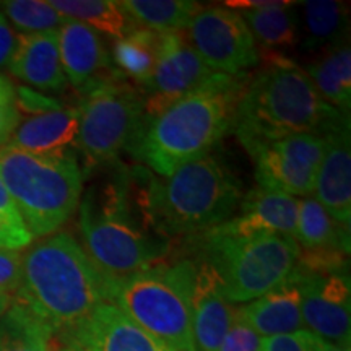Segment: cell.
Here are the masks:
<instances>
[{
    "instance_id": "1",
    "label": "cell",
    "mask_w": 351,
    "mask_h": 351,
    "mask_svg": "<svg viewBox=\"0 0 351 351\" xmlns=\"http://www.w3.org/2000/svg\"><path fill=\"white\" fill-rule=\"evenodd\" d=\"M249 80L247 72L213 73L160 114L143 119L129 148L132 156L166 178L182 165L212 153L215 145L232 130L236 109Z\"/></svg>"
},
{
    "instance_id": "2",
    "label": "cell",
    "mask_w": 351,
    "mask_h": 351,
    "mask_svg": "<svg viewBox=\"0 0 351 351\" xmlns=\"http://www.w3.org/2000/svg\"><path fill=\"white\" fill-rule=\"evenodd\" d=\"M114 283L70 232L57 231L26 247L15 298L57 335L85 319L101 302H111Z\"/></svg>"
},
{
    "instance_id": "3",
    "label": "cell",
    "mask_w": 351,
    "mask_h": 351,
    "mask_svg": "<svg viewBox=\"0 0 351 351\" xmlns=\"http://www.w3.org/2000/svg\"><path fill=\"white\" fill-rule=\"evenodd\" d=\"M263 65L236 109L232 132L243 147L296 134L324 135L343 114L322 99L304 69L276 51H258Z\"/></svg>"
},
{
    "instance_id": "4",
    "label": "cell",
    "mask_w": 351,
    "mask_h": 351,
    "mask_svg": "<svg viewBox=\"0 0 351 351\" xmlns=\"http://www.w3.org/2000/svg\"><path fill=\"white\" fill-rule=\"evenodd\" d=\"M138 207L148 230L168 241L192 238L230 219L243 199L239 181L213 153L160 179L143 174Z\"/></svg>"
},
{
    "instance_id": "5",
    "label": "cell",
    "mask_w": 351,
    "mask_h": 351,
    "mask_svg": "<svg viewBox=\"0 0 351 351\" xmlns=\"http://www.w3.org/2000/svg\"><path fill=\"white\" fill-rule=\"evenodd\" d=\"M0 176L33 239L59 231L82 202L83 173L72 152L38 155L3 145Z\"/></svg>"
},
{
    "instance_id": "6",
    "label": "cell",
    "mask_w": 351,
    "mask_h": 351,
    "mask_svg": "<svg viewBox=\"0 0 351 351\" xmlns=\"http://www.w3.org/2000/svg\"><path fill=\"white\" fill-rule=\"evenodd\" d=\"M194 261L212 271L223 296L231 304L257 300L280 285L295 270L300 247L291 236H226L208 230L192 236Z\"/></svg>"
},
{
    "instance_id": "7",
    "label": "cell",
    "mask_w": 351,
    "mask_h": 351,
    "mask_svg": "<svg viewBox=\"0 0 351 351\" xmlns=\"http://www.w3.org/2000/svg\"><path fill=\"white\" fill-rule=\"evenodd\" d=\"M195 278L192 258L161 261L117 280L111 302L174 351H197L192 326Z\"/></svg>"
},
{
    "instance_id": "8",
    "label": "cell",
    "mask_w": 351,
    "mask_h": 351,
    "mask_svg": "<svg viewBox=\"0 0 351 351\" xmlns=\"http://www.w3.org/2000/svg\"><path fill=\"white\" fill-rule=\"evenodd\" d=\"M82 247L108 278L117 280L155 265L168 256V241L148 234L127 207L122 186L93 187L78 205ZM152 232V231H150Z\"/></svg>"
},
{
    "instance_id": "9",
    "label": "cell",
    "mask_w": 351,
    "mask_h": 351,
    "mask_svg": "<svg viewBox=\"0 0 351 351\" xmlns=\"http://www.w3.org/2000/svg\"><path fill=\"white\" fill-rule=\"evenodd\" d=\"M77 147L88 168L112 163L137 137L145 119L143 96L119 73L101 75L82 90Z\"/></svg>"
},
{
    "instance_id": "10",
    "label": "cell",
    "mask_w": 351,
    "mask_h": 351,
    "mask_svg": "<svg viewBox=\"0 0 351 351\" xmlns=\"http://www.w3.org/2000/svg\"><path fill=\"white\" fill-rule=\"evenodd\" d=\"M291 280L300 289L306 330L326 343L350 346L351 289L346 269L304 267L296 262Z\"/></svg>"
},
{
    "instance_id": "11",
    "label": "cell",
    "mask_w": 351,
    "mask_h": 351,
    "mask_svg": "<svg viewBox=\"0 0 351 351\" xmlns=\"http://www.w3.org/2000/svg\"><path fill=\"white\" fill-rule=\"evenodd\" d=\"M245 150L256 165L258 187L298 199L313 195L315 176L326 150V137L296 134L252 143Z\"/></svg>"
},
{
    "instance_id": "12",
    "label": "cell",
    "mask_w": 351,
    "mask_h": 351,
    "mask_svg": "<svg viewBox=\"0 0 351 351\" xmlns=\"http://www.w3.org/2000/svg\"><path fill=\"white\" fill-rule=\"evenodd\" d=\"M186 32L191 46L213 73L241 75L261 62L251 29L231 8L202 7Z\"/></svg>"
},
{
    "instance_id": "13",
    "label": "cell",
    "mask_w": 351,
    "mask_h": 351,
    "mask_svg": "<svg viewBox=\"0 0 351 351\" xmlns=\"http://www.w3.org/2000/svg\"><path fill=\"white\" fill-rule=\"evenodd\" d=\"M213 72L191 46L184 32L161 34V47L152 77L138 86L143 96L145 119L160 114L174 101L205 83Z\"/></svg>"
},
{
    "instance_id": "14",
    "label": "cell",
    "mask_w": 351,
    "mask_h": 351,
    "mask_svg": "<svg viewBox=\"0 0 351 351\" xmlns=\"http://www.w3.org/2000/svg\"><path fill=\"white\" fill-rule=\"evenodd\" d=\"M54 337L62 343L57 351H174L112 302H101L85 319Z\"/></svg>"
},
{
    "instance_id": "15",
    "label": "cell",
    "mask_w": 351,
    "mask_h": 351,
    "mask_svg": "<svg viewBox=\"0 0 351 351\" xmlns=\"http://www.w3.org/2000/svg\"><path fill=\"white\" fill-rule=\"evenodd\" d=\"M326 137L313 197L340 225L351 221V138L350 116L332 127Z\"/></svg>"
},
{
    "instance_id": "16",
    "label": "cell",
    "mask_w": 351,
    "mask_h": 351,
    "mask_svg": "<svg viewBox=\"0 0 351 351\" xmlns=\"http://www.w3.org/2000/svg\"><path fill=\"white\" fill-rule=\"evenodd\" d=\"M298 204L300 199L293 195L256 187L241 199L236 217H231L212 230L226 236H256L275 232L293 238Z\"/></svg>"
},
{
    "instance_id": "17",
    "label": "cell",
    "mask_w": 351,
    "mask_h": 351,
    "mask_svg": "<svg viewBox=\"0 0 351 351\" xmlns=\"http://www.w3.org/2000/svg\"><path fill=\"white\" fill-rule=\"evenodd\" d=\"M7 69L12 77L32 90L60 93L69 85L60 64L57 32L19 34L16 49Z\"/></svg>"
},
{
    "instance_id": "18",
    "label": "cell",
    "mask_w": 351,
    "mask_h": 351,
    "mask_svg": "<svg viewBox=\"0 0 351 351\" xmlns=\"http://www.w3.org/2000/svg\"><path fill=\"white\" fill-rule=\"evenodd\" d=\"M194 263L197 278L192 298V326L195 348L197 351H217L234 320L236 307L223 296L208 267L197 261Z\"/></svg>"
},
{
    "instance_id": "19",
    "label": "cell",
    "mask_w": 351,
    "mask_h": 351,
    "mask_svg": "<svg viewBox=\"0 0 351 351\" xmlns=\"http://www.w3.org/2000/svg\"><path fill=\"white\" fill-rule=\"evenodd\" d=\"M60 64L65 78L77 90L101 77V70L109 65V56L99 34L90 26L75 20H65L57 32Z\"/></svg>"
},
{
    "instance_id": "20",
    "label": "cell",
    "mask_w": 351,
    "mask_h": 351,
    "mask_svg": "<svg viewBox=\"0 0 351 351\" xmlns=\"http://www.w3.org/2000/svg\"><path fill=\"white\" fill-rule=\"evenodd\" d=\"M238 314L262 339L304 328L300 289L291 276L267 295L239 306Z\"/></svg>"
},
{
    "instance_id": "21",
    "label": "cell",
    "mask_w": 351,
    "mask_h": 351,
    "mask_svg": "<svg viewBox=\"0 0 351 351\" xmlns=\"http://www.w3.org/2000/svg\"><path fill=\"white\" fill-rule=\"evenodd\" d=\"M78 132V109L59 108L34 116L20 117L7 147L28 153L49 155L67 152L75 143Z\"/></svg>"
},
{
    "instance_id": "22",
    "label": "cell",
    "mask_w": 351,
    "mask_h": 351,
    "mask_svg": "<svg viewBox=\"0 0 351 351\" xmlns=\"http://www.w3.org/2000/svg\"><path fill=\"white\" fill-rule=\"evenodd\" d=\"M293 239L304 252L350 254V228L335 221L313 195L300 199Z\"/></svg>"
},
{
    "instance_id": "23",
    "label": "cell",
    "mask_w": 351,
    "mask_h": 351,
    "mask_svg": "<svg viewBox=\"0 0 351 351\" xmlns=\"http://www.w3.org/2000/svg\"><path fill=\"white\" fill-rule=\"evenodd\" d=\"M302 49L326 51L348 36L350 5L339 0H307L301 3Z\"/></svg>"
},
{
    "instance_id": "24",
    "label": "cell",
    "mask_w": 351,
    "mask_h": 351,
    "mask_svg": "<svg viewBox=\"0 0 351 351\" xmlns=\"http://www.w3.org/2000/svg\"><path fill=\"white\" fill-rule=\"evenodd\" d=\"M315 90L337 111L350 114L351 108V47L348 41L328 47L304 69Z\"/></svg>"
},
{
    "instance_id": "25",
    "label": "cell",
    "mask_w": 351,
    "mask_h": 351,
    "mask_svg": "<svg viewBox=\"0 0 351 351\" xmlns=\"http://www.w3.org/2000/svg\"><path fill=\"white\" fill-rule=\"evenodd\" d=\"M52 341L54 330L16 298L0 314V351H56Z\"/></svg>"
},
{
    "instance_id": "26",
    "label": "cell",
    "mask_w": 351,
    "mask_h": 351,
    "mask_svg": "<svg viewBox=\"0 0 351 351\" xmlns=\"http://www.w3.org/2000/svg\"><path fill=\"white\" fill-rule=\"evenodd\" d=\"M51 7L65 20H75L90 26L96 33L101 32L121 39L138 28L134 20L112 0H51Z\"/></svg>"
},
{
    "instance_id": "27",
    "label": "cell",
    "mask_w": 351,
    "mask_h": 351,
    "mask_svg": "<svg viewBox=\"0 0 351 351\" xmlns=\"http://www.w3.org/2000/svg\"><path fill=\"white\" fill-rule=\"evenodd\" d=\"M291 0H278V3L261 10L243 12V19L251 29L257 46L263 51L278 47H295L300 43V25H298L295 7Z\"/></svg>"
},
{
    "instance_id": "28",
    "label": "cell",
    "mask_w": 351,
    "mask_h": 351,
    "mask_svg": "<svg viewBox=\"0 0 351 351\" xmlns=\"http://www.w3.org/2000/svg\"><path fill=\"white\" fill-rule=\"evenodd\" d=\"M160 32L148 28H135L112 44V60L124 77L142 86L155 70L161 47Z\"/></svg>"
},
{
    "instance_id": "29",
    "label": "cell",
    "mask_w": 351,
    "mask_h": 351,
    "mask_svg": "<svg viewBox=\"0 0 351 351\" xmlns=\"http://www.w3.org/2000/svg\"><path fill=\"white\" fill-rule=\"evenodd\" d=\"M134 23L153 32H184L204 7L192 0H119Z\"/></svg>"
},
{
    "instance_id": "30",
    "label": "cell",
    "mask_w": 351,
    "mask_h": 351,
    "mask_svg": "<svg viewBox=\"0 0 351 351\" xmlns=\"http://www.w3.org/2000/svg\"><path fill=\"white\" fill-rule=\"evenodd\" d=\"M0 12L19 34L59 32L65 19L44 0H8L0 3Z\"/></svg>"
},
{
    "instance_id": "31",
    "label": "cell",
    "mask_w": 351,
    "mask_h": 351,
    "mask_svg": "<svg viewBox=\"0 0 351 351\" xmlns=\"http://www.w3.org/2000/svg\"><path fill=\"white\" fill-rule=\"evenodd\" d=\"M326 341L313 332L301 328L293 333L262 339L261 351H324Z\"/></svg>"
},
{
    "instance_id": "32",
    "label": "cell",
    "mask_w": 351,
    "mask_h": 351,
    "mask_svg": "<svg viewBox=\"0 0 351 351\" xmlns=\"http://www.w3.org/2000/svg\"><path fill=\"white\" fill-rule=\"evenodd\" d=\"M20 122L16 90L10 78L0 73V147L8 143Z\"/></svg>"
},
{
    "instance_id": "33",
    "label": "cell",
    "mask_w": 351,
    "mask_h": 351,
    "mask_svg": "<svg viewBox=\"0 0 351 351\" xmlns=\"http://www.w3.org/2000/svg\"><path fill=\"white\" fill-rule=\"evenodd\" d=\"M262 337L241 319L236 307L234 320L217 351H261Z\"/></svg>"
},
{
    "instance_id": "34",
    "label": "cell",
    "mask_w": 351,
    "mask_h": 351,
    "mask_svg": "<svg viewBox=\"0 0 351 351\" xmlns=\"http://www.w3.org/2000/svg\"><path fill=\"white\" fill-rule=\"evenodd\" d=\"M23 252L0 251V295L15 298L21 283Z\"/></svg>"
},
{
    "instance_id": "35",
    "label": "cell",
    "mask_w": 351,
    "mask_h": 351,
    "mask_svg": "<svg viewBox=\"0 0 351 351\" xmlns=\"http://www.w3.org/2000/svg\"><path fill=\"white\" fill-rule=\"evenodd\" d=\"M16 90V108H19L20 117L34 116V114H43L47 111L62 108V103L54 98H47L38 91L28 86H15Z\"/></svg>"
},
{
    "instance_id": "36",
    "label": "cell",
    "mask_w": 351,
    "mask_h": 351,
    "mask_svg": "<svg viewBox=\"0 0 351 351\" xmlns=\"http://www.w3.org/2000/svg\"><path fill=\"white\" fill-rule=\"evenodd\" d=\"M33 236L21 219L0 217V251H23L33 243Z\"/></svg>"
},
{
    "instance_id": "37",
    "label": "cell",
    "mask_w": 351,
    "mask_h": 351,
    "mask_svg": "<svg viewBox=\"0 0 351 351\" xmlns=\"http://www.w3.org/2000/svg\"><path fill=\"white\" fill-rule=\"evenodd\" d=\"M19 43V33L12 28L0 12V70L7 69Z\"/></svg>"
},
{
    "instance_id": "38",
    "label": "cell",
    "mask_w": 351,
    "mask_h": 351,
    "mask_svg": "<svg viewBox=\"0 0 351 351\" xmlns=\"http://www.w3.org/2000/svg\"><path fill=\"white\" fill-rule=\"evenodd\" d=\"M0 217L12 218V219H21L19 215V210L15 207V202H13L10 192L3 182L2 176H0Z\"/></svg>"
},
{
    "instance_id": "39",
    "label": "cell",
    "mask_w": 351,
    "mask_h": 351,
    "mask_svg": "<svg viewBox=\"0 0 351 351\" xmlns=\"http://www.w3.org/2000/svg\"><path fill=\"white\" fill-rule=\"evenodd\" d=\"M324 351H351V346H339V345L326 343Z\"/></svg>"
},
{
    "instance_id": "40",
    "label": "cell",
    "mask_w": 351,
    "mask_h": 351,
    "mask_svg": "<svg viewBox=\"0 0 351 351\" xmlns=\"http://www.w3.org/2000/svg\"><path fill=\"white\" fill-rule=\"evenodd\" d=\"M12 300H13V298H10V296H2V295H0V314H2L3 311L7 309V306L10 304Z\"/></svg>"
}]
</instances>
